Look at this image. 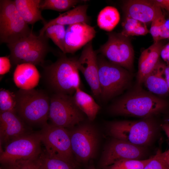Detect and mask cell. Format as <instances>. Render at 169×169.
Masks as SVG:
<instances>
[{"label":"cell","mask_w":169,"mask_h":169,"mask_svg":"<svg viewBox=\"0 0 169 169\" xmlns=\"http://www.w3.org/2000/svg\"><path fill=\"white\" fill-rule=\"evenodd\" d=\"M142 147L113 138L105 148L100 166L104 169L122 160H141L145 152Z\"/></svg>","instance_id":"obj_13"},{"label":"cell","mask_w":169,"mask_h":169,"mask_svg":"<svg viewBox=\"0 0 169 169\" xmlns=\"http://www.w3.org/2000/svg\"><path fill=\"white\" fill-rule=\"evenodd\" d=\"M122 26L123 29L120 33L127 37L144 35L149 32L146 23L128 17H125Z\"/></svg>","instance_id":"obj_25"},{"label":"cell","mask_w":169,"mask_h":169,"mask_svg":"<svg viewBox=\"0 0 169 169\" xmlns=\"http://www.w3.org/2000/svg\"><path fill=\"white\" fill-rule=\"evenodd\" d=\"M31 132L16 113L0 112V146L4 147L13 140Z\"/></svg>","instance_id":"obj_15"},{"label":"cell","mask_w":169,"mask_h":169,"mask_svg":"<svg viewBox=\"0 0 169 169\" xmlns=\"http://www.w3.org/2000/svg\"><path fill=\"white\" fill-rule=\"evenodd\" d=\"M160 8L166 10L169 13V0H154Z\"/></svg>","instance_id":"obj_36"},{"label":"cell","mask_w":169,"mask_h":169,"mask_svg":"<svg viewBox=\"0 0 169 169\" xmlns=\"http://www.w3.org/2000/svg\"><path fill=\"white\" fill-rule=\"evenodd\" d=\"M108 130L113 138L142 146L151 142L154 134L155 126L149 119L121 120L109 123Z\"/></svg>","instance_id":"obj_7"},{"label":"cell","mask_w":169,"mask_h":169,"mask_svg":"<svg viewBox=\"0 0 169 169\" xmlns=\"http://www.w3.org/2000/svg\"><path fill=\"white\" fill-rule=\"evenodd\" d=\"M164 75L167 85L169 90V63L166 64L164 69Z\"/></svg>","instance_id":"obj_37"},{"label":"cell","mask_w":169,"mask_h":169,"mask_svg":"<svg viewBox=\"0 0 169 169\" xmlns=\"http://www.w3.org/2000/svg\"><path fill=\"white\" fill-rule=\"evenodd\" d=\"M63 53L55 62L44 67V77L49 88L54 93L73 95L80 88V78L75 59Z\"/></svg>","instance_id":"obj_2"},{"label":"cell","mask_w":169,"mask_h":169,"mask_svg":"<svg viewBox=\"0 0 169 169\" xmlns=\"http://www.w3.org/2000/svg\"><path fill=\"white\" fill-rule=\"evenodd\" d=\"M166 19L162 12L151 22L150 32L155 42L169 38V29L165 25Z\"/></svg>","instance_id":"obj_28"},{"label":"cell","mask_w":169,"mask_h":169,"mask_svg":"<svg viewBox=\"0 0 169 169\" xmlns=\"http://www.w3.org/2000/svg\"><path fill=\"white\" fill-rule=\"evenodd\" d=\"M41 157V169H79L78 165L49 157L45 151H42Z\"/></svg>","instance_id":"obj_29"},{"label":"cell","mask_w":169,"mask_h":169,"mask_svg":"<svg viewBox=\"0 0 169 169\" xmlns=\"http://www.w3.org/2000/svg\"><path fill=\"white\" fill-rule=\"evenodd\" d=\"M84 115L76 104L73 95L53 93L50 96L49 119L52 124L72 129L84 120Z\"/></svg>","instance_id":"obj_9"},{"label":"cell","mask_w":169,"mask_h":169,"mask_svg":"<svg viewBox=\"0 0 169 169\" xmlns=\"http://www.w3.org/2000/svg\"><path fill=\"white\" fill-rule=\"evenodd\" d=\"M73 97L78 108L88 119L90 121L94 120L100 108L92 97L79 88L75 91Z\"/></svg>","instance_id":"obj_23"},{"label":"cell","mask_w":169,"mask_h":169,"mask_svg":"<svg viewBox=\"0 0 169 169\" xmlns=\"http://www.w3.org/2000/svg\"><path fill=\"white\" fill-rule=\"evenodd\" d=\"M16 105L15 94L8 90L1 89L0 91V112L10 111L16 113Z\"/></svg>","instance_id":"obj_30"},{"label":"cell","mask_w":169,"mask_h":169,"mask_svg":"<svg viewBox=\"0 0 169 169\" xmlns=\"http://www.w3.org/2000/svg\"><path fill=\"white\" fill-rule=\"evenodd\" d=\"M97 58L100 97L107 100L120 94L127 88L131 76L127 70L110 62L101 54L97 56Z\"/></svg>","instance_id":"obj_5"},{"label":"cell","mask_w":169,"mask_h":169,"mask_svg":"<svg viewBox=\"0 0 169 169\" xmlns=\"http://www.w3.org/2000/svg\"><path fill=\"white\" fill-rule=\"evenodd\" d=\"M0 169H3V168L2 167H0Z\"/></svg>","instance_id":"obj_41"},{"label":"cell","mask_w":169,"mask_h":169,"mask_svg":"<svg viewBox=\"0 0 169 169\" xmlns=\"http://www.w3.org/2000/svg\"><path fill=\"white\" fill-rule=\"evenodd\" d=\"M161 127L169 139V123L163 124Z\"/></svg>","instance_id":"obj_38"},{"label":"cell","mask_w":169,"mask_h":169,"mask_svg":"<svg viewBox=\"0 0 169 169\" xmlns=\"http://www.w3.org/2000/svg\"><path fill=\"white\" fill-rule=\"evenodd\" d=\"M160 56L167 63H169V42L163 46L160 53Z\"/></svg>","instance_id":"obj_35"},{"label":"cell","mask_w":169,"mask_h":169,"mask_svg":"<svg viewBox=\"0 0 169 169\" xmlns=\"http://www.w3.org/2000/svg\"><path fill=\"white\" fill-rule=\"evenodd\" d=\"M87 169H96L94 167H89V168H87Z\"/></svg>","instance_id":"obj_40"},{"label":"cell","mask_w":169,"mask_h":169,"mask_svg":"<svg viewBox=\"0 0 169 169\" xmlns=\"http://www.w3.org/2000/svg\"><path fill=\"white\" fill-rule=\"evenodd\" d=\"M86 1L79 0H41L40 8L41 11L49 9L59 12L67 11L78 4Z\"/></svg>","instance_id":"obj_26"},{"label":"cell","mask_w":169,"mask_h":169,"mask_svg":"<svg viewBox=\"0 0 169 169\" xmlns=\"http://www.w3.org/2000/svg\"><path fill=\"white\" fill-rule=\"evenodd\" d=\"M9 56L0 57V74L3 75L9 72L11 68Z\"/></svg>","instance_id":"obj_34"},{"label":"cell","mask_w":169,"mask_h":169,"mask_svg":"<svg viewBox=\"0 0 169 169\" xmlns=\"http://www.w3.org/2000/svg\"><path fill=\"white\" fill-rule=\"evenodd\" d=\"M18 12L14 0H0V41L13 44L32 32Z\"/></svg>","instance_id":"obj_6"},{"label":"cell","mask_w":169,"mask_h":169,"mask_svg":"<svg viewBox=\"0 0 169 169\" xmlns=\"http://www.w3.org/2000/svg\"><path fill=\"white\" fill-rule=\"evenodd\" d=\"M96 33L95 27L85 23L69 25L65 39V54L74 53L92 41Z\"/></svg>","instance_id":"obj_16"},{"label":"cell","mask_w":169,"mask_h":169,"mask_svg":"<svg viewBox=\"0 0 169 169\" xmlns=\"http://www.w3.org/2000/svg\"><path fill=\"white\" fill-rule=\"evenodd\" d=\"M40 76L35 65L25 63L16 66L13 74V80L19 89H34L38 84Z\"/></svg>","instance_id":"obj_19"},{"label":"cell","mask_w":169,"mask_h":169,"mask_svg":"<svg viewBox=\"0 0 169 169\" xmlns=\"http://www.w3.org/2000/svg\"><path fill=\"white\" fill-rule=\"evenodd\" d=\"M163 46L160 41L155 42L142 52L138 62L136 78L137 87H139L143 83L145 78L160 62V53Z\"/></svg>","instance_id":"obj_18"},{"label":"cell","mask_w":169,"mask_h":169,"mask_svg":"<svg viewBox=\"0 0 169 169\" xmlns=\"http://www.w3.org/2000/svg\"><path fill=\"white\" fill-rule=\"evenodd\" d=\"M88 7L86 4L77 6L73 9L60 14L57 18L46 22L40 30L39 35H44L48 27L54 24L69 25L79 23L88 24L89 20L87 13Z\"/></svg>","instance_id":"obj_20"},{"label":"cell","mask_w":169,"mask_h":169,"mask_svg":"<svg viewBox=\"0 0 169 169\" xmlns=\"http://www.w3.org/2000/svg\"><path fill=\"white\" fill-rule=\"evenodd\" d=\"M41 0H15L16 8L23 20L28 24L33 25L42 21L46 23L40 8Z\"/></svg>","instance_id":"obj_22"},{"label":"cell","mask_w":169,"mask_h":169,"mask_svg":"<svg viewBox=\"0 0 169 169\" xmlns=\"http://www.w3.org/2000/svg\"></svg>","instance_id":"obj_42"},{"label":"cell","mask_w":169,"mask_h":169,"mask_svg":"<svg viewBox=\"0 0 169 169\" xmlns=\"http://www.w3.org/2000/svg\"><path fill=\"white\" fill-rule=\"evenodd\" d=\"M165 25L166 27L169 29V19L167 20L166 19L165 22Z\"/></svg>","instance_id":"obj_39"},{"label":"cell","mask_w":169,"mask_h":169,"mask_svg":"<svg viewBox=\"0 0 169 169\" xmlns=\"http://www.w3.org/2000/svg\"><path fill=\"white\" fill-rule=\"evenodd\" d=\"M120 14L116 8L107 6L100 12L97 18V23L101 29L107 31H112L120 20Z\"/></svg>","instance_id":"obj_24"},{"label":"cell","mask_w":169,"mask_h":169,"mask_svg":"<svg viewBox=\"0 0 169 169\" xmlns=\"http://www.w3.org/2000/svg\"><path fill=\"white\" fill-rule=\"evenodd\" d=\"M66 33L64 25L59 24L49 27L44 32L46 36L49 38H50L64 54Z\"/></svg>","instance_id":"obj_27"},{"label":"cell","mask_w":169,"mask_h":169,"mask_svg":"<svg viewBox=\"0 0 169 169\" xmlns=\"http://www.w3.org/2000/svg\"><path fill=\"white\" fill-rule=\"evenodd\" d=\"M73 153L76 161L87 163L94 156L98 143L96 130L84 124L69 131Z\"/></svg>","instance_id":"obj_12"},{"label":"cell","mask_w":169,"mask_h":169,"mask_svg":"<svg viewBox=\"0 0 169 169\" xmlns=\"http://www.w3.org/2000/svg\"><path fill=\"white\" fill-rule=\"evenodd\" d=\"M125 16L146 23L152 22L162 12L154 0H130L123 7Z\"/></svg>","instance_id":"obj_17"},{"label":"cell","mask_w":169,"mask_h":169,"mask_svg":"<svg viewBox=\"0 0 169 169\" xmlns=\"http://www.w3.org/2000/svg\"><path fill=\"white\" fill-rule=\"evenodd\" d=\"M165 65L160 61L153 71L144 79L143 83L152 94L165 96L169 93L164 75Z\"/></svg>","instance_id":"obj_21"},{"label":"cell","mask_w":169,"mask_h":169,"mask_svg":"<svg viewBox=\"0 0 169 169\" xmlns=\"http://www.w3.org/2000/svg\"><path fill=\"white\" fill-rule=\"evenodd\" d=\"M168 105L165 100L137 89L117 100L110 106V111L116 115L148 117L162 112Z\"/></svg>","instance_id":"obj_1"},{"label":"cell","mask_w":169,"mask_h":169,"mask_svg":"<svg viewBox=\"0 0 169 169\" xmlns=\"http://www.w3.org/2000/svg\"><path fill=\"white\" fill-rule=\"evenodd\" d=\"M15 94L16 113L26 124L42 127L47 123L50 96L46 92L19 89Z\"/></svg>","instance_id":"obj_3"},{"label":"cell","mask_w":169,"mask_h":169,"mask_svg":"<svg viewBox=\"0 0 169 169\" xmlns=\"http://www.w3.org/2000/svg\"><path fill=\"white\" fill-rule=\"evenodd\" d=\"M40 135L32 131L21 136L6 145L0 151L1 165L35 158L42 153Z\"/></svg>","instance_id":"obj_10"},{"label":"cell","mask_w":169,"mask_h":169,"mask_svg":"<svg viewBox=\"0 0 169 169\" xmlns=\"http://www.w3.org/2000/svg\"><path fill=\"white\" fill-rule=\"evenodd\" d=\"M49 38L45 34L37 36L33 32L28 36L11 44H7L11 62L14 65L28 63L43 66L46 55L51 51Z\"/></svg>","instance_id":"obj_4"},{"label":"cell","mask_w":169,"mask_h":169,"mask_svg":"<svg viewBox=\"0 0 169 169\" xmlns=\"http://www.w3.org/2000/svg\"><path fill=\"white\" fill-rule=\"evenodd\" d=\"M41 154L33 158L19 160L10 164L1 165V167L3 169H41Z\"/></svg>","instance_id":"obj_31"},{"label":"cell","mask_w":169,"mask_h":169,"mask_svg":"<svg viewBox=\"0 0 169 169\" xmlns=\"http://www.w3.org/2000/svg\"><path fill=\"white\" fill-rule=\"evenodd\" d=\"M97 53L93 49L92 41L84 47L80 57L75 59L77 68L84 75L93 96L96 98L100 95Z\"/></svg>","instance_id":"obj_14"},{"label":"cell","mask_w":169,"mask_h":169,"mask_svg":"<svg viewBox=\"0 0 169 169\" xmlns=\"http://www.w3.org/2000/svg\"><path fill=\"white\" fill-rule=\"evenodd\" d=\"M151 157L145 160H122L104 169H143Z\"/></svg>","instance_id":"obj_32"},{"label":"cell","mask_w":169,"mask_h":169,"mask_svg":"<svg viewBox=\"0 0 169 169\" xmlns=\"http://www.w3.org/2000/svg\"><path fill=\"white\" fill-rule=\"evenodd\" d=\"M39 132L45 152L49 157L78 165L72 150L69 131L48 123Z\"/></svg>","instance_id":"obj_8"},{"label":"cell","mask_w":169,"mask_h":169,"mask_svg":"<svg viewBox=\"0 0 169 169\" xmlns=\"http://www.w3.org/2000/svg\"><path fill=\"white\" fill-rule=\"evenodd\" d=\"M108 39L96 51L110 62L128 71L133 67L134 52L128 37L120 33H108Z\"/></svg>","instance_id":"obj_11"},{"label":"cell","mask_w":169,"mask_h":169,"mask_svg":"<svg viewBox=\"0 0 169 169\" xmlns=\"http://www.w3.org/2000/svg\"><path fill=\"white\" fill-rule=\"evenodd\" d=\"M143 169H169V165L165 160L162 152L159 150Z\"/></svg>","instance_id":"obj_33"}]
</instances>
